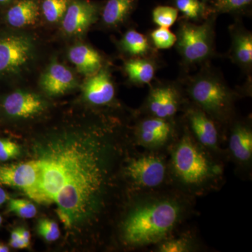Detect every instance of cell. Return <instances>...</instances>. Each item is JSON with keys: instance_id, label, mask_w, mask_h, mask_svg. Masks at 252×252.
<instances>
[{"instance_id": "6da1fadb", "label": "cell", "mask_w": 252, "mask_h": 252, "mask_svg": "<svg viewBox=\"0 0 252 252\" xmlns=\"http://www.w3.org/2000/svg\"><path fill=\"white\" fill-rule=\"evenodd\" d=\"M103 127L73 130L50 141L36 159L39 203H55L66 227L91 220L104 202L112 148Z\"/></svg>"}, {"instance_id": "7a4b0ae2", "label": "cell", "mask_w": 252, "mask_h": 252, "mask_svg": "<svg viewBox=\"0 0 252 252\" xmlns=\"http://www.w3.org/2000/svg\"><path fill=\"white\" fill-rule=\"evenodd\" d=\"M182 209L171 199L146 200L136 205L123 224V238L127 245L143 247L161 243L180 220Z\"/></svg>"}, {"instance_id": "3957f363", "label": "cell", "mask_w": 252, "mask_h": 252, "mask_svg": "<svg viewBox=\"0 0 252 252\" xmlns=\"http://www.w3.org/2000/svg\"><path fill=\"white\" fill-rule=\"evenodd\" d=\"M187 91L198 107L210 118L221 121L229 117L235 93L215 69L204 67L187 79Z\"/></svg>"}, {"instance_id": "277c9868", "label": "cell", "mask_w": 252, "mask_h": 252, "mask_svg": "<svg viewBox=\"0 0 252 252\" xmlns=\"http://www.w3.org/2000/svg\"><path fill=\"white\" fill-rule=\"evenodd\" d=\"M35 36L22 30L0 29V82L26 75L38 58Z\"/></svg>"}, {"instance_id": "5b68a950", "label": "cell", "mask_w": 252, "mask_h": 252, "mask_svg": "<svg viewBox=\"0 0 252 252\" xmlns=\"http://www.w3.org/2000/svg\"><path fill=\"white\" fill-rule=\"evenodd\" d=\"M218 15L212 13L202 24L181 20L175 46L187 67L205 64L215 57V23Z\"/></svg>"}, {"instance_id": "8992f818", "label": "cell", "mask_w": 252, "mask_h": 252, "mask_svg": "<svg viewBox=\"0 0 252 252\" xmlns=\"http://www.w3.org/2000/svg\"><path fill=\"white\" fill-rule=\"evenodd\" d=\"M172 170L177 180L187 187L205 185L217 175V168L188 135L177 144L172 158Z\"/></svg>"}, {"instance_id": "52a82bcc", "label": "cell", "mask_w": 252, "mask_h": 252, "mask_svg": "<svg viewBox=\"0 0 252 252\" xmlns=\"http://www.w3.org/2000/svg\"><path fill=\"white\" fill-rule=\"evenodd\" d=\"M47 107L42 96L31 91L18 89L0 96V115L10 120L32 119Z\"/></svg>"}, {"instance_id": "ba28073f", "label": "cell", "mask_w": 252, "mask_h": 252, "mask_svg": "<svg viewBox=\"0 0 252 252\" xmlns=\"http://www.w3.org/2000/svg\"><path fill=\"white\" fill-rule=\"evenodd\" d=\"M102 3L92 0H70L60 23L63 34L67 37H81L99 20Z\"/></svg>"}, {"instance_id": "9c48e42d", "label": "cell", "mask_w": 252, "mask_h": 252, "mask_svg": "<svg viewBox=\"0 0 252 252\" xmlns=\"http://www.w3.org/2000/svg\"><path fill=\"white\" fill-rule=\"evenodd\" d=\"M39 164L32 160L20 163L0 165V185L22 190L33 199L39 180Z\"/></svg>"}, {"instance_id": "30bf717a", "label": "cell", "mask_w": 252, "mask_h": 252, "mask_svg": "<svg viewBox=\"0 0 252 252\" xmlns=\"http://www.w3.org/2000/svg\"><path fill=\"white\" fill-rule=\"evenodd\" d=\"M180 104V91L177 84L158 82L151 87L146 108L151 117L171 119L177 114Z\"/></svg>"}, {"instance_id": "8fae6325", "label": "cell", "mask_w": 252, "mask_h": 252, "mask_svg": "<svg viewBox=\"0 0 252 252\" xmlns=\"http://www.w3.org/2000/svg\"><path fill=\"white\" fill-rule=\"evenodd\" d=\"M39 86L46 95L56 97L77 89L79 80L70 68L55 59L41 73Z\"/></svg>"}, {"instance_id": "7c38bea8", "label": "cell", "mask_w": 252, "mask_h": 252, "mask_svg": "<svg viewBox=\"0 0 252 252\" xmlns=\"http://www.w3.org/2000/svg\"><path fill=\"white\" fill-rule=\"evenodd\" d=\"M127 173L135 185L143 188H154L165 180L166 167L159 157L142 156L131 160Z\"/></svg>"}, {"instance_id": "4fadbf2b", "label": "cell", "mask_w": 252, "mask_h": 252, "mask_svg": "<svg viewBox=\"0 0 252 252\" xmlns=\"http://www.w3.org/2000/svg\"><path fill=\"white\" fill-rule=\"evenodd\" d=\"M81 91L84 99L92 105L112 103L115 99L116 89L108 66H102L98 72L87 77Z\"/></svg>"}, {"instance_id": "5bb4252c", "label": "cell", "mask_w": 252, "mask_h": 252, "mask_svg": "<svg viewBox=\"0 0 252 252\" xmlns=\"http://www.w3.org/2000/svg\"><path fill=\"white\" fill-rule=\"evenodd\" d=\"M2 9L1 21L11 29L34 26L41 16L39 0H14Z\"/></svg>"}, {"instance_id": "9a60e30c", "label": "cell", "mask_w": 252, "mask_h": 252, "mask_svg": "<svg viewBox=\"0 0 252 252\" xmlns=\"http://www.w3.org/2000/svg\"><path fill=\"white\" fill-rule=\"evenodd\" d=\"M231 45L228 57L244 72L251 74L252 70V34L237 22L229 28Z\"/></svg>"}, {"instance_id": "2e32d148", "label": "cell", "mask_w": 252, "mask_h": 252, "mask_svg": "<svg viewBox=\"0 0 252 252\" xmlns=\"http://www.w3.org/2000/svg\"><path fill=\"white\" fill-rule=\"evenodd\" d=\"M170 119L150 117L143 119L137 127V135L145 147H160L170 138L172 125Z\"/></svg>"}, {"instance_id": "e0dca14e", "label": "cell", "mask_w": 252, "mask_h": 252, "mask_svg": "<svg viewBox=\"0 0 252 252\" xmlns=\"http://www.w3.org/2000/svg\"><path fill=\"white\" fill-rule=\"evenodd\" d=\"M189 124L199 142L208 148H217L218 131L212 118L199 107H191L187 112Z\"/></svg>"}, {"instance_id": "ac0fdd59", "label": "cell", "mask_w": 252, "mask_h": 252, "mask_svg": "<svg viewBox=\"0 0 252 252\" xmlns=\"http://www.w3.org/2000/svg\"><path fill=\"white\" fill-rule=\"evenodd\" d=\"M139 0H106L102 3L100 18L102 26L117 29L125 24L135 11Z\"/></svg>"}, {"instance_id": "d6986e66", "label": "cell", "mask_w": 252, "mask_h": 252, "mask_svg": "<svg viewBox=\"0 0 252 252\" xmlns=\"http://www.w3.org/2000/svg\"><path fill=\"white\" fill-rule=\"evenodd\" d=\"M67 58L77 72L86 77L95 74L104 65L103 59L98 51L85 44L71 46L67 51Z\"/></svg>"}, {"instance_id": "ffe728a7", "label": "cell", "mask_w": 252, "mask_h": 252, "mask_svg": "<svg viewBox=\"0 0 252 252\" xmlns=\"http://www.w3.org/2000/svg\"><path fill=\"white\" fill-rule=\"evenodd\" d=\"M154 58H131L124 64V69L131 84L144 86L150 84L157 74L158 63Z\"/></svg>"}, {"instance_id": "44dd1931", "label": "cell", "mask_w": 252, "mask_h": 252, "mask_svg": "<svg viewBox=\"0 0 252 252\" xmlns=\"http://www.w3.org/2000/svg\"><path fill=\"white\" fill-rule=\"evenodd\" d=\"M118 46L122 53L131 58L155 56V49L150 39L135 30L126 32L118 43Z\"/></svg>"}, {"instance_id": "7402d4cb", "label": "cell", "mask_w": 252, "mask_h": 252, "mask_svg": "<svg viewBox=\"0 0 252 252\" xmlns=\"http://www.w3.org/2000/svg\"><path fill=\"white\" fill-rule=\"evenodd\" d=\"M229 147L233 157L239 161H250L252 156V132L250 127L236 124L230 137Z\"/></svg>"}, {"instance_id": "603a6c76", "label": "cell", "mask_w": 252, "mask_h": 252, "mask_svg": "<svg viewBox=\"0 0 252 252\" xmlns=\"http://www.w3.org/2000/svg\"><path fill=\"white\" fill-rule=\"evenodd\" d=\"M174 4L184 18L192 22L204 21L214 13L210 6L201 0H174Z\"/></svg>"}, {"instance_id": "cb8c5ba5", "label": "cell", "mask_w": 252, "mask_h": 252, "mask_svg": "<svg viewBox=\"0 0 252 252\" xmlns=\"http://www.w3.org/2000/svg\"><path fill=\"white\" fill-rule=\"evenodd\" d=\"M70 0H39L40 16L49 24H60Z\"/></svg>"}, {"instance_id": "d4e9b609", "label": "cell", "mask_w": 252, "mask_h": 252, "mask_svg": "<svg viewBox=\"0 0 252 252\" xmlns=\"http://www.w3.org/2000/svg\"><path fill=\"white\" fill-rule=\"evenodd\" d=\"M212 11L220 14H245L252 9V0H212Z\"/></svg>"}, {"instance_id": "484cf974", "label": "cell", "mask_w": 252, "mask_h": 252, "mask_svg": "<svg viewBox=\"0 0 252 252\" xmlns=\"http://www.w3.org/2000/svg\"><path fill=\"white\" fill-rule=\"evenodd\" d=\"M179 11L175 6L160 5L154 8L152 11V19L158 27H172L178 18Z\"/></svg>"}, {"instance_id": "4316f807", "label": "cell", "mask_w": 252, "mask_h": 252, "mask_svg": "<svg viewBox=\"0 0 252 252\" xmlns=\"http://www.w3.org/2000/svg\"><path fill=\"white\" fill-rule=\"evenodd\" d=\"M150 40L157 49H168L175 46L177 36L169 28L158 27L150 33Z\"/></svg>"}, {"instance_id": "83f0119b", "label": "cell", "mask_w": 252, "mask_h": 252, "mask_svg": "<svg viewBox=\"0 0 252 252\" xmlns=\"http://www.w3.org/2000/svg\"><path fill=\"white\" fill-rule=\"evenodd\" d=\"M8 208L9 212L23 219H32L36 215L34 204L24 199H9Z\"/></svg>"}, {"instance_id": "f1b7e54d", "label": "cell", "mask_w": 252, "mask_h": 252, "mask_svg": "<svg viewBox=\"0 0 252 252\" xmlns=\"http://www.w3.org/2000/svg\"><path fill=\"white\" fill-rule=\"evenodd\" d=\"M38 232L46 241L54 242L59 238L61 235L59 225L54 220L42 219L38 223Z\"/></svg>"}, {"instance_id": "f546056e", "label": "cell", "mask_w": 252, "mask_h": 252, "mask_svg": "<svg viewBox=\"0 0 252 252\" xmlns=\"http://www.w3.org/2000/svg\"><path fill=\"white\" fill-rule=\"evenodd\" d=\"M21 154V148L16 142L9 139H0V161L15 158Z\"/></svg>"}, {"instance_id": "4dcf8cb0", "label": "cell", "mask_w": 252, "mask_h": 252, "mask_svg": "<svg viewBox=\"0 0 252 252\" xmlns=\"http://www.w3.org/2000/svg\"><path fill=\"white\" fill-rule=\"evenodd\" d=\"M159 251L162 252H184L188 251V244L183 239L162 241L159 246Z\"/></svg>"}, {"instance_id": "1f68e13d", "label": "cell", "mask_w": 252, "mask_h": 252, "mask_svg": "<svg viewBox=\"0 0 252 252\" xmlns=\"http://www.w3.org/2000/svg\"><path fill=\"white\" fill-rule=\"evenodd\" d=\"M9 245L11 248L15 249L27 248L26 245L23 243L22 238H21V229L20 228H16V229L11 232Z\"/></svg>"}, {"instance_id": "d6a6232c", "label": "cell", "mask_w": 252, "mask_h": 252, "mask_svg": "<svg viewBox=\"0 0 252 252\" xmlns=\"http://www.w3.org/2000/svg\"><path fill=\"white\" fill-rule=\"evenodd\" d=\"M20 229H21V238H22L23 243L26 245V248H28L30 246V244H31V233L25 228H21Z\"/></svg>"}, {"instance_id": "836d02e7", "label": "cell", "mask_w": 252, "mask_h": 252, "mask_svg": "<svg viewBox=\"0 0 252 252\" xmlns=\"http://www.w3.org/2000/svg\"><path fill=\"white\" fill-rule=\"evenodd\" d=\"M9 195H8V193L5 191L4 189L0 187V206L9 200Z\"/></svg>"}, {"instance_id": "e575fe53", "label": "cell", "mask_w": 252, "mask_h": 252, "mask_svg": "<svg viewBox=\"0 0 252 252\" xmlns=\"http://www.w3.org/2000/svg\"><path fill=\"white\" fill-rule=\"evenodd\" d=\"M14 0H0V8H4V6H7L10 3L12 2Z\"/></svg>"}, {"instance_id": "d590c367", "label": "cell", "mask_w": 252, "mask_h": 252, "mask_svg": "<svg viewBox=\"0 0 252 252\" xmlns=\"http://www.w3.org/2000/svg\"><path fill=\"white\" fill-rule=\"evenodd\" d=\"M9 252V249L8 247L5 246L2 244H0V252Z\"/></svg>"}, {"instance_id": "8d00e7d4", "label": "cell", "mask_w": 252, "mask_h": 252, "mask_svg": "<svg viewBox=\"0 0 252 252\" xmlns=\"http://www.w3.org/2000/svg\"><path fill=\"white\" fill-rule=\"evenodd\" d=\"M203 2L206 3V4H208L209 1H212V0H201Z\"/></svg>"}, {"instance_id": "74e56055", "label": "cell", "mask_w": 252, "mask_h": 252, "mask_svg": "<svg viewBox=\"0 0 252 252\" xmlns=\"http://www.w3.org/2000/svg\"><path fill=\"white\" fill-rule=\"evenodd\" d=\"M2 220H3L2 217H1V215H0V225H1V223H2Z\"/></svg>"}]
</instances>
